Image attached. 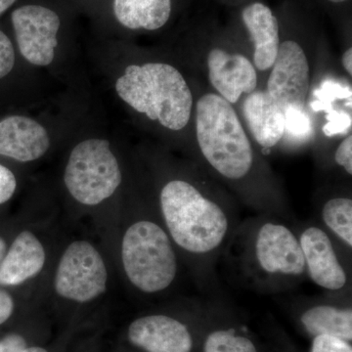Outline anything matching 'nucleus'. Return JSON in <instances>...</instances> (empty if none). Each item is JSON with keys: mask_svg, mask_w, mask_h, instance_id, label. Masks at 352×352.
Segmentation results:
<instances>
[{"mask_svg": "<svg viewBox=\"0 0 352 352\" xmlns=\"http://www.w3.org/2000/svg\"><path fill=\"white\" fill-rule=\"evenodd\" d=\"M193 131L197 166L256 214L293 221L281 182L233 105L214 91L198 94Z\"/></svg>", "mask_w": 352, "mask_h": 352, "instance_id": "nucleus-2", "label": "nucleus"}, {"mask_svg": "<svg viewBox=\"0 0 352 352\" xmlns=\"http://www.w3.org/2000/svg\"><path fill=\"white\" fill-rule=\"evenodd\" d=\"M15 310V302L12 296L3 289H0V325L6 323Z\"/></svg>", "mask_w": 352, "mask_h": 352, "instance_id": "nucleus-27", "label": "nucleus"}, {"mask_svg": "<svg viewBox=\"0 0 352 352\" xmlns=\"http://www.w3.org/2000/svg\"><path fill=\"white\" fill-rule=\"evenodd\" d=\"M327 1L331 2V3L333 4H340L344 3V2L349 1V0H327Z\"/></svg>", "mask_w": 352, "mask_h": 352, "instance_id": "nucleus-32", "label": "nucleus"}, {"mask_svg": "<svg viewBox=\"0 0 352 352\" xmlns=\"http://www.w3.org/2000/svg\"><path fill=\"white\" fill-rule=\"evenodd\" d=\"M116 90L129 107L166 131L182 132L193 124L195 95L173 65H129L118 78Z\"/></svg>", "mask_w": 352, "mask_h": 352, "instance_id": "nucleus-5", "label": "nucleus"}, {"mask_svg": "<svg viewBox=\"0 0 352 352\" xmlns=\"http://www.w3.org/2000/svg\"><path fill=\"white\" fill-rule=\"evenodd\" d=\"M199 352H268L265 342L226 302L208 323Z\"/></svg>", "mask_w": 352, "mask_h": 352, "instance_id": "nucleus-15", "label": "nucleus"}, {"mask_svg": "<svg viewBox=\"0 0 352 352\" xmlns=\"http://www.w3.org/2000/svg\"><path fill=\"white\" fill-rule=\"evenodd\" d=\"M286 307L296 329L308 339L330 335L352 342V294L294 296Z\"/></svg>", "mask_w": 352, "mask_h": 352, "instance_id": "nucleus-10", "label": "nucleus"}, {"mask_svg": "<svg viewBox=\"0 0 352 352\" xmlns=\"http://www.w3.org/2000/svg\"><path fill=\"white\" fill-rule=\"evenodd\" d=\"M263 332L268 352H300L286 331L272 317H268L264 323Z\"/></svg>", "mask_w": 352, "mask_h": 352, "instance_id": "nucleus-21", "label": "nucleus"}, {"mask_svg": "<svg viewBox=\"0 0 352 352\" xmlns=\"http://www.w3.org/2000/svg\"><path fill=\"white\" fill-rule=\"evenodd\" d=\"M47 263V251L34 231H21L9 245L0 263V285L20 286L41 274Z\"/></svg>", "mask_w": 352, "mask_h": 352, "instance_id": "nucleus-17", "label": "nucleus"}, {"mask_svg": "<svg viewBox=\"0 0 352 352\" xmlns=\"http://www.w3.org/2000/svg\"><path fill=\"white\" fill-rule=\"evenodd\" d=\"M119 254L122 274L138 295L159 298L177 284L183 264L157 210L127 219Z\"/></svg>", "mask_w": 352, "mask_h": 352, "instance_id": "nucleus-4", "label": "nucleus"}, {"mask_svg": "<svg viewBox=\"0 0 352 352\" xmlns=\"http://www.w3.org/2000/svg\"><path fill=\"white\" fill-rule=\"evenodd\" d=\"M270 71L264 89L286 113L287 122L294 113H305L311 76L309 60L302 44L294 39L281 41Z\"/></svg>", "mask_w": 352, "mask_h": 352, "instance_id": "nucleus-11", "label": "nucleus"}, {"mask_svg": "<svg viewBox=\"0 0 352 352\" xmlns=\"http://www.w3.org/2000/svg\"><path fill=\"white\" fill-rule=\"evenodd\" d=\"M17 186V178L13 171L0 164V206L13 198Z\"/></svg>", "mask_w": 352, "mask_h": 352, "instance_id": "nucleus-25", "label": "nucleus"}, {"mask_svg": "<svg viewBox=\"0 0 352 352\" xmlns=\"http://www.w3.org/2000/svg\"><path fill=\"white\" fill-rule=\"evenodd\" d=\"M7 243L6 241L3 239V238L0 237V263L3 261L4 256H6L7 252Z\"/></svg>", "mask_w": 352, "mask_h": 352, "instance_id": "nucleus-30", "label": "nucleus"}, {"mask_svg": "<svg viewBox=\"0 0 352 352\" xmlns=\"http://www.w3.org/2000/svg\"><path fill=\"white\" fill-rule=\"evenodd\" d=\"M11 20L22 56L36 66L52 63L60 29L57 13L43 6H25L13 11Z\"/></svg>", "mask_w": 352, "mask_h": 352, "instance_id": "nucleus-12", "label": "nucleus"}, {"mask_svg": "<svg viewBox=\"0 0 352 352\" xmlns=\"http://www.w3.org/2000/svg\"><path fill=\"white\" fill-rule=\"evenodd\" d=\"M122 182L119 161L106 139H87L72 150L64 182L76 203L96 207L115 195Z\"/></svg>", "mask_w": 352, "mask_h": 352, "instance_id": "nucleus-7", "label": "nucleus"}, {"mask_svg": "<svg viewBox=\"0 0 352 352\" xmlns=\"http://www.w3.org/2000/svg\"><path fill=\"white\" fill-rule=\"evenodd\" d=\"M157 212L201 295L223 300L217 266L241 221L235 197L192 164L164 178Z\"/></svg>", "mask_w": 352, "mask_h": 352, "instance_id": "nucleus-1", "label": "nucleus"}, {"mask_svg": "<svg viewBox=\"0 0 352 352\" xmlns=\"http://www.w3.org/2000/svg\"><path fill=\"white\" fill-rule=\"evenodd\" d=\"M241 113L254 142L261 151H270L286 135V113L273 100L264 88H256L242 99Z\"/></svg>", "mask_w": 352, "mask_h": 352, "instance_id": "nucleus-14", "label": "nucleus"}, {"mask_svg": "<svg viewBox=\"0 0 352 352\" xmlns=\"http://www.w3.org/2000/svg\"><path fill=\"white\" fill-rule=\"evenodd\" d=\"M113 12L127 29L156 31L170 20L171 0H113Z\"/></svg>", "mask_w": 352, "mask_h": 352, "instance_id": "nucleus-20", "label": "nucleus"}, {"mask_svg": "<svg viewBox=\"0 0 352 352\" xmlns=\"http://www.w3.org/2000/svg\"><path fill=\"white\" fill-rule=\"evenodd\" d=\"M333 163L346 173V176L352 175V134L342 139L333 152Z\"/></svg>", "mask_w": 352, "mask_h": 352, "instance_id": "nucleus-24", "label": "nucleus"}, {"mask_svg": "<svg viewBox=\"0 0 352 352\" xmlns=\"http://www.w3.org/2000/svg\"><path fill=\"white\" fill-rule=\"evenodd\" d=\"M205 66L214 92L231 105L258 88V71L244 53L214 46L206 52Z\"/></svg>", "mask_w": 352, "mask_h": 352, "instance_id": "nucleus-13", "label": "nucleus"}, {"mask_svg": "<svg viewBox=\"0 0 352 352\" xmlns=\"http://www.w3.org/2000/svg\"><path fill=\"white\" fill-rule=\"evenodd\" d=\"M50 146L47 131L31 118L9 116L0 120V157L30 163L43 157Z\"/></svg>", "mask_w": 352, "mask_h": 352, "instance_id": "nucleus-16", "label": "nucleus"}, {"mask_svg": "<svg viewBox=\"0 0 352 352\" xmlns=\"http://www.w3.org/2000/svg\"><path fill=\"white\" fill-rule=\"evenodd\" d=\"M236 284L261 295H281L307 280L293 224L271 214L241 219L221 261Z\"/></svg>", "mask_w": 352, "mask_h": 352, "instance_id": "nucleus-3", "label": "nucleus"}, {"mask_svg": "<svg viewBox=\"0 0 352 352\" xmlns=\"http://www.w3.org/2000/svg\"><path fill=\"white\" fill-rule=\"evenodd\" d=\"M242 21L251 39L252 61L256 71H270L281 43L276 16L265 4L254 2L243 9Z\"/></svg>", "mask_w": 352, "mask_h": 352, "instance_id": "nucleus-18", "label": "nucleus"}, {"mask_svg": "<svg viewBox=\"0 0 352 352\" xmlns=\"http://www.w3.org/2000/svg\"><path fill=\"white\" fill-rule=\"evenodd\" d=\"M305 259L307 279L326 293L352 294L351 252L315 219L292 222Z\"/></svg>", "mask_w": 352, "mask_h": 352, "instance_id": "nucleus-8", "label": "nucleus"}, {"mask_svg": "<svg viewBox=\"0 0 352 352\" xmlns=\"http://www.w3.org/2000/svg\"><path fill=\"white\" fill-rule=\"evenodd\" d=\"M342 68L346 71V75L351 78L352 76V47L347 48L342 55Z\"/></svg>", "mask_w": 352, "mask_h": 352, "instance_id": "nucleus-28", "label": "nucleus"}, {"mask_svg": "<svg viewBox=\"0 0 352 352\" xmlns=\"http://www.w3.org/2000/svg\"><path fill=\"white\" fill-rule=\"evenodd\" d=\"M22 352H48L41 346H27Z\"/></svg>", "mask_w": 352, "mask_h": 352, "instance_id": "nucleus-31", "label": "nucleus"}, {"mask_svg": "<svg viewBox=\"0 0 352 352\" xmlns=\"http://www.w3.org/2000/svg\"><path fill=\"white\" fill-rule=\"evenodd\" d=\"M223 300L184 298L168 309L138 316L127 340L143 352H199L204 333Z\"/></svg>", "mask_w": 352, "mask_h": 352, "instance_id": "nucleus-6", "label": "nucleus"}, {"mask_svg": "<svg viewBox=\"0 0 352 352\" xmlns=\"http://www.w3.org/2000/svg\"><path fill=\"white\" fill-rule=\"evenodd\" d=\"M309 352H352V342L330 335L312 338Z\"/></svg>", "mask_w": 352, "mask_h": 352, "instance_id": "nucleus-22", "label": "nucleus"}, {"mask_svg": "<svg viewBox=\"0 0 352 352\" xmlns=\"http://www.w3.org/2000/svg\"><path fill=\"white\" fill-rule=\"evenodd\" d=\"M16 0H0V16L15 3Z\"/></svg>", "mask_w": 352, "mask_h": 352, "instance_id": "nucleus-29", "label": "nucleus"}, {"mask_svg": "<svg viewBox=\"0 0 352 352\" xmlns=\"http://www.w3.org/2000/svg\"><path fill=\"white\" fill-rule=\"evenodd\" d=\"M317 222L338 242L352 251V197L349 189H337L317 201Z\"/></svg>", "mask_w": 352, "mask_h": 352, "instance_id": "nucleus-19", "label": "nucleus"}, {"mask_svg": "<svg viewBox=\"0 0 352 352\" xmlns=\"http://www.w3.org/2000/svg\"><path fill=\"white\" fill-rule=\"evenodd\" d=\"M109 271L100 250L85 239L72 241L62 252L53 277V288L62 300L85 305L107 292Z\"/></svg>", "mask_w": 352, "mask_h": 352, "instance_id": "nucleus-9", "label": "nucleus"}, {"mask_svg": "<svg viewBox=\"0 0 352 352\" xmlns=\"http://www.w3.org/2000/svg\"><path fill=\"white\" fill-rule=\"evenodd\" d=\"M27 346L25 338L19 333H10L0 340V352H22Z\"/></svg>", "mask_w": 352, "mask_h": 352, "instance_id": "nucleus-26", "label": "nucleus"}, {"mask_svg": "<svg viewBox=\"0 0 352 352\" xmlns=\"http://www.w3.org/2000/svg\"><path fill=\"white\" fill-rule=\"evenodd\" d=\"M16 63V53L12 41L0 30V80L12 72Z\"/></svg>", "mask_w": 352, "mask_h": 352, "instance_id": "nucleus-23", "label": "nucleus"}]
</instances>
